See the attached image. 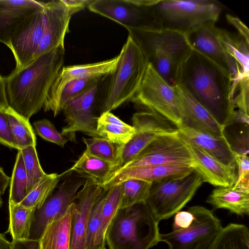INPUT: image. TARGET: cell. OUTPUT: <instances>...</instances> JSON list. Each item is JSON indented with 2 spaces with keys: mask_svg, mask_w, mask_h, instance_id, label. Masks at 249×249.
Wrapping results in <instances>:
<instances>
[{
  "mask_svg": "<svg viewBox=\"0 0 249 249\" xmlns=\"http://www.w3.org/2000/svg\"><path fill=\"white\" fill-rule=\"evenodd\" d=\"M176 82L185 88L224 128L231 122L236 111L232 81L207 57L191 48L178 67Z\"/></svg>",
  "mask_w": 249,
  "mask_h": 249,
  "instance_id": "cell-1",
  "label": "cell"
},
{
  "mask_svg": "<svg viewBox=\"0 0 249 249\" xmlns=\"http://www.w3.org/2000/svg\"><path fill=\"white\" fill-rule=\"evenodd\" d=\"M65 54L63 43L4 78L9 107L28 120L39 111L63 67Z\"/></svg>",
  "mask_w": 249,
  "mask_h": 249,
  "instance_id": "cell-2",
  "label": "cell"
},
{
  "mask_svg": "<svg viewBox=\"0 0 249 249\" xmlns=\"http://www.w3.org/2000/svg\"><path fill=\"white\" fill-rule=\"evenodd\" d=\"M72 15L63 0L45 2L44 8L28 19L11 41L9 48L16 69L64 43Z\"/></svg>",
  "mask_w": 249,
  "mask_h": 249,
  "instance_id": "cell-3",
  "label": "cell"
},
{
  "mask_svg": "<svg viewBox=\"0 0 249 249\" xmlns=\"http://www.w3.org/2000/svg\"><path fill=\"white\" fill-rule=\"evenodd\" d=\"M156 71L171 86L178 67L191 49L185 34L162 28L127 29Z\"/></svg>",
  "mask_w": 249,
  "mask_h": 249,
  "instance_id": "cell-4",
  "label": "cell"
},
{
  "mask_svg": "<svg viewBox=\"0 0 249 249\" xmlns=\"http://www.w3.org/2000/svg\"><path fill=\"white\" fill-rule=\"evenodd\" d=\"M159 221L145 202L119 209L106 232L109 249H149L159 242Z\"/></svg>",
  "mask_w": 249,
  "mask_h": 249,
  "instance_id": "cell-5",
  "label": "cell"
},
{
  "mask_svg": "<svg viewBox=\"0 0 249 249\" xmlns=\"http://www.w3.org/2000/svg\"><path fill=\"white\" fill-rule=\"evenodd\" d=\"M222 228L212 211L194 206L174 214L172 231L160 233L159 241L168 249H211Z\"/></svg>",
  "mask_w": 249,
  "mask_h": 249,
  "instance_id": "cell-6",
  "label": "cell"
},
{
  "mask_svg": "<svg viewBox=\"0 0 249 249\" xmlns=\"http://www.w3.org/2000/svg\"><path fill=\"white\" fill-rule=\"evenodd\" d=\"M109 75L102 111H111L131 100L139 89L149 64L142 50L128 35Z\"/></svg>",
  "mask_w": 249,
  "mask_h": 249,
  "instance_id": "cell-7",
  "label": "cell"
},
{
  "mask_svg": "<svg viewBox=\"0 0 249 249\" xmlns=\"http://www.w3.org/2000/svg\"><path fill=\"white\" fill-rule=\"evenodd\" d=\"M157 28L187 34L209 22L215 23L221 6L208 0H158L153 6Z\"/></svg>",
  "mask_w": 249,
  "mask_h": 249,
  "instance_id": "cell-8",
  "label": "cell"
},
{
  "mask_svg": "<svg viewBox=\"0 0 249 249\" xmlns=\"http://www.w3.org/2000/svg\"><path fill=\"white\" fill-rule=\"evenodd\" d=\"M203 183L195 170L181 178L153 182L146 204L159 222L168 219L181 210Z\"/></svg>",
  "mask_w": 249,
  "mask_h": 249,
  "instance_id": "cell-9",
  "label": "cell"
},
{
  "mask_svg": "<svg viewBox=\"0 0 249 249\" xmlns=\"http://www.w3.org/2000/svg\"><path fill=\"white\" fill-rule=\"evenodd\" d=\"M131 100L170 121L181 124L178 101L170 85L149 63L141 86Z\"/></svg>",
  "mask_w": 249,
  "mask_h": 249,
  "instance_id": "cell-10",
  "label": "cell"
},
{
  "mask_svg": "<svg viewBox=\"0 0 249 249\" xmlns=\"http://www.w3.org/2000/svg\"><path fill=\"white\" fill-rule=\"evenodd\" d=\"M158 0H94L90 11L127 29L157 28L153 8Z\"/></svg>",
  "mask_w": 249,
  "mask_h": 249,
  "instance_id": "cell-11",
  "label": "cell"
},
{
  "mask_svg": "<svg viewBox=\"0 0 249 249\" xmlns=\"http://www.w3.org/2000/svg\"><path fill=\"white\" fill-rule=\"evenodd\" d=\"M191 164L190 153L178 131L158 135L134 159L119 170L148 165Z\"/></svg>",
  "mask_w": 249,
  "mask_h": 249,
  "instance_id": "cell-12",
  "label": "cell"
},
{
  "mask_svg": "<svg viewBox=\"0 0 249 249\" xmlns=\"http://www.w3.org/2000/svg\"><path fill=\"white\" fill-rule=\"evenodd\" d=\"M77 175H69L58 189L35 210L29 238L39 240L48 225L62 216L73 203L86 180Z\"/></svg>",
  "mask_w": 249,
  "mask_h": 249,
  "instance_id": "cell-13",
  "label": "cell"
},
{
  "mask_svg": "<svg viewBox=\"0 0 249 249\" xmlns=\"http://www.w3.org/2000/svg\"><path fill=\"white\" fill-rule=\"evenodd\" d=\"M215 23L203 24L186 35L191 48L207 57L230 76L232 90H234L243 78L236 63L228 55L220 42Z\"/></svg>",
  "mask_w": 249,
  "mask_h": 249,
  "instance_id": "cell-14",
  "label": "cell"
},
{
  "mask_svg": "<svg viewBox=\"0 0 249 249\" xmlns=\"http://www.w3.org/2000/svg\"><path fill=\"white\" fill-rule=\"evenodd\" d=\"M104 82V81H103ZM92 87L81 96L68 102L63 107L67 124L61 133L69 140L75 141V133L83 132L91 137H99L97 131V118L93 105L102 83Z\"/></svg>",
  "mask_w": 249,
  "mask_h": 249,
  "instance_id": "cell-15",
  "label": "cell"
},
{
  "mask_svg": "<svg viewBox=\"0 0 249 249\" xmlns=\"http://www.w3.org/2000/svg\"><path fill=\"white\" fill-rule=\"evenodd\" d=\"M118 55L109 59L93 63L63 67L53 82L43 106L45 111H51L54 116L60 112L59 101L61 93L72 80L88 77L109 75L114 70Z\"/></svg>",
  "mask_w": 249,
  "mask_h": 249,
  "instance_id": "cell-16",
  "label": "cell"
},
{
  "mask_svg": "<svg viewBox=\"0 0 249 249\" xmlns=\"http://www.w3.org/2000/svg\"><path fill=\"white\" fill-rule=\"evenodd\" d=\"M103 191L94 181L86 179L72 203L70 249H86L87 229L94 203Z\"/></svg>",
  "mask_w": 249,
  "mask_h": 249,
  "instance_id": "cell-17",
  "label": "cell"
},
{
  "mask_svg": "<svg viewBox=\"0 0 249 249\" xmlns=\"http://www.w3.org/2000/svg\"><path fill=\"white\" fill-rule=\"evenodd\" d=\"M173 87L179 110L181 124L178 127H190L215 136L224 135V128L185 88L178 84Z\"/></svg>",
  "mask_w": 249,
  "mask_h": 249,
  "instance_id": "cell-18",
  "label": "cell"
},
{
  "mask_svg": "<svg viewBox=\"0 0 249 249\" xmlns=\"http://www.w3.org/2000/svg\"><path fill=\"white\" fill-rule=\"evenodd\" d=\"M194 169L189 165L165 164L138 166L115 171L100 185L103 190L129 179L143 180L152 183L184 177Z\"/></svg>",
  "mask_w": 249,
  "mask_h": 249,
  "instance_id": "cell-19",
  "label": "cell"
},
{
  "mask_svg": "<svg viewBox=\"0 0 249 249\" xmlns=\"http://www.w3.org/2000/svg\"><path fill=\"white\" fill-rule=\"evenodd\" d=\"M45 3L33 0H0V42L9 48L21 26L42 10Z\"/></svg>",
  "mask_w": 249,
  "mask_h": 249,
  "instance_id": "cell-20",
  "label": "cell"
},
{
  "mask_svg": "<svg viewBox=\"0 0 249 249\" xmlns=\"http://www.w3.org/2000/svg\"><path fill=\"white\" fill-rule=\"evenodd\" d=\"M182 138L191 156V166L200 175L203 182L216 187H229L234 184L237 179L236 170L225 165L195 144Z\"/></svg>",
  "mask_w": 249,
  "mask_h": 249,
  "instance_id": "cell-21",
  "label": "cell"
},
{
  "mask_svg": "<svg viewBox=\"0 0 249 249\" xmlns=\"http://www.w3.org/2000/svg\"><path fill=\"white\" fill-rule=\"evenodd\" d=\"M180 135L225 165L236 170L235 152L225 135L215 136L185 126L178 127Z\"/></svg>",
  "mask_w": 249,
  "mask_h": 249,
  "instance_id": "cell-22",
  "label": "cell"
},
{
  "mask_svg": "<svg viewBox=\"0 0 249 249\" xmlns=\"http://www.w3.org/2000/svg\"><path fill=\"white\" fill-rule=\"evenodd\" d=\"M132 120L136 132L127 142L117 147L116 158L109 176L134 159L158 135L161 134L135 114Z\"/></svg>",
  "mask_w": 249,
  "mask_h": 249,
  "instance_id": "cell-23",
  "label": "cell"
},
{
  "mask_svg": "<svg viewBox=\"0 0 249 249\" xmlns=\"http://www.w3.org/2000/svg\"><path fill=\"white\" fill-rule=\"evenodd\" d=\"M206 202L214 209H225L240 216L249 214V191L233 186L216 187Z\"/></svg>",
  "mask_w": 249,
  "mask_h": 249,
  "instance_id": "cell-24",
  "label": "cell"
},
{
  "mask_svg": "<svg viewBox=\"0 0 249 249\" xmlns=\"http://www.w3.org/2000/svg\"><path fill=\"white\" fill-rule=\"evenodd\" d=\"M72 203L61 217L51 221L39 240L41 249H70Z\"/></svg>",
  "mask_w": 249,
  "mask_h": 249,
  "instance_id": "cell-25",
  "label": "cell"
},
{
  "mask_svg": "<svg viewBox=\"0 0 249 249\" xmlns=\"http://www.w3.org/2000/svg\"><path fill=\"white\" fill-rule=\"evenodd\" d=\"M216 33L228 55L236 63L242 78H249V44L240 36L216 27Z\"/></svg>",
  "mask_w": 249,
  "mask_h": 249,
  "instance_id": "cell-26",
  "label": "cell"
},
{
  "mask_svg": "<svg viewBox=\"0 0 249 249\" xmlns=\"http://www.w3.org/2000/svg\"><path fill=\"white\" fill-rule=\"evenodd\" d=\"M96 128L99 137L119 145L127 142L136 132L133 125L126 124L111 111L103 112L97 118Z\"/></svg>",
  "mask_w": 249,
  "mask_h": 249,
  "instance_id": "cell-27",
  "label": "cell"
},
{
  "mask_svg": "<svg viewBox=\"0 0 249 249\" xmlns=\"http://www.w3.org/2000/svg\"><path fill=\"white\" fill-rule=\"evenodd\" d=\"M112 162L90 155L86 151L65 173L75 172L78 176L91 179L99 185L110 174Z\"/></svg>",
  "mask_w": 249,
  "mask_h": 249,
  "instance_id": "cell-28",
  "label": "cell"
},
{
  "mask_svg": "<svg viewBox=\"0 0 249 249\" xmlns=\"http://www.w3.org/2000/svg\"><path fill=\"white\" fill-rule=\"evenodd\" d=\"M35 210L9 200V225L6 232L10 233L12 240L29 238Z\"/></svg>",
  "mask_w": 249,
  "mask_h": 249,
  "instance_id": "cell-29",
  "label": "cell"
},
{
  "mask_svg": "<svg viewBox=\"0 0 249 249\" xmlns=\"http://www.w3.org/2000/svg\"><path fill=\"white\" fill-rule=\"evenodd\" d=\"M211 249H249L248 228L235 223L222 228Z\"/></svg>",
  "mask_w": 249,
  "mask_h": 249,
  "instance_id": "cell-30",
  "label": "cell"
},
{
  "mask_svg": "<svg viewBox=\"0 0 249 249\" xmlns=\"http://www.w3.org/2000/svg\"><path fill=\"white\" fill-rule=\"evenodd\" d=\"M104 190L92 208L87 226L86 249H106V232L101 219Z\"/></svg>",
  "mask_w": 249,
  "mask_h": 249,
  "instance_id": "cell-31",
  "label": "cell"
},
{
  "mask_svg": "<svg viewBox=\"0 0 249 249\" xmlns=\"http://www.w3.org/2000/svg\"><path fill=\"white\" fill-rule=\"evenodd\" d=\"M6 111L11 131L18 150L31 146H36L35 132L29 120L20 115L10 107L6 109Z\"/></svg>",
  "mask_w": 249,
  "mask_h": 249,
  "instance_id": "cell-32",
  "label": "cell"
},
{
  "mask_svg": "<svg viewBox=\"0 0 249 249\" xmlns=\"http://www.w3.org/2000/svg\"><path fill=\"white\" fill-rule=\"evenodd\" d=\"M62 175L63 174L58 175L57 173L47 174L36 184L20 204L36 209L40 208L53 193Z\"/></svg>",
  "mask_w": 249,
  "mask_h": 249,
  "instance_id": "cell-33",
  "label": "cell"
},
{
  "mask_svg": "<svg viewBox=\"0 0 249 249\" xmlns=\"http://www.w3.org/2000/svg\"><path fill=\"white\" fill-rule=\"evenodd\" d=\"M121 183L122 200L120 209L128 207L139 203H146L152 182L140 179H129Z\"/></svg>",
  "mask_w": 249,
  "mask_h": 249,
  "instance_id": "cell-34",
  "label": "cell"
},
{
  "mask_svg": "<svg viewBox=\"0 0 249 249\" xmlns=\"http://www.w3.org/2000/svg\"><path fill=\"white\" fill-rule=\"evenodd\" d=\"M27 178L21 150H18L10 180L9 200L20 203L27 196Z\"/></svg>",
  "mask_w": 249,
  "mask_h": 249,
  "instance_id": "cell-35",
  "label": "cell"
},
{
  "mask_svg": "<svg viewBox=\"0 0 249 249\" xmlns=\"http://www.w3.org/2000/svg\"><path fill=\"white\" fill-rule=\"evenodd\" d=\"M109 75L95 76L72 80L69 83L60 95L59 101V111L62 110L68 102L84 94L94 86L104 81Z\"/></svg>",
  "mask_w": 249,
  "mask_h": 249,
  "instance_id": "cell-36",
  "label": "cell"
},
{
  "mask_svg": "<svg viewBox=\"0 0 249 249\" xmlns=\"http://www.w3.org/2000/svg\"><path fill=\"white\" fill-rule=\"evenodd\" d=\"M27 178V194L47 174L42 169L37 156L36 146L21 150Z\"/></svg>",
  "mask_w": 249,
  "mask_h": 249,
  "instance_id": "cell-37",
  "label": "cell"
},
{
  "mask_svg": "<svg viewBox=\"0 0 249 249\" xmlns=\"http://www.w3.org/2000/svg\"><path fill=\"white\" fill-rule=\"evenodd\" d=\"M122 200V184H116L107 190H104L101 209V219L105 232L112 219L120 208Z\"/></svg>",
  "mask_w": 249,
  "mask_h": 249,
  "instance_id": "cell-38",
  "label": "cell"
},
{
  "mask_svg": "<svg viewBox=\"0 0 249 249\" xmlns=\"http://www.w3.org/2000/svg\"><path fill=\"white\" fill-rule=\"evenodd\" d=\"M83 141L86 145L85 151L90 155L112 163L115 160L117 147L107 138H83Z\"/></svg>",
  "mask_w": 249,
  "mask_h": 249,
  "instance_id": "cell-39",
  "label": "cell"
},
{
  "mask_svg": "<svg viewBox=\"0 0 249 249\" xmlns=\"http://www.w3.org/2000/svg\"><path fill=\"white\" fill-rule=\"evenodd\" d=\"M35 133L44 140L64 147L69 141L48 119H43L34 123Z\"/></svg>",
  "mask_w": 249,
  "mask_h": 249,
  "instance_id": "cell-40",
  "label": "cell"
},
{
  "mask_svg": "<svg viewBox=\"0 0 249 249\" xmlns=\"http://www.w3.org/2000/svg\"><path fill=\"white\" fill-rule=\"evenodd\" d=\"M238 170L237 179L233 186L249 191V160L248 154L235 152Z\"/></svg>",
  "mask_w": 249,
  "mask_h": 249,
  "instance_id": "cell-41",
  "label": "cell"
},
{
  "mask_svg": "<svg viewBox=\"0 0 249 249\" xmlns=\"http://www.w3.org/2000/svg\"><path fill=\"white\" fill-rule=\"evenodd\" d=\"M249 78L239 80L236 85L233 96L235 108L247 115H249Z\"/></svg>",
  "mask_w": 249,
  "mask_h": 249,
  "instance_id": "cell-42",
  "label": "cell"
},
{
  "mask_svg": "<svg viewBox=\"0 0 249 249\" xmlns=\"http://www.w3.org/2000/svg\"><path fill=\"white\" fill-rule=\"evenodd\" d=\"M0 143L18 150L11 131L6 109L0 110Z\"/></svg>",
  "mask_w": 249,
  "mask_h": 249,
  "instance_id": "cell-43",
  "label": "cell"
},
{
  "mask_svg": "<svg viewBox=\"0 0 249 249\" xmlns=\"http://www.w3.org/2000/svg\"><path fill=\"white\" fill-rule=\"evenodd\" d=\"M226 19L238 32L240 36L248 44H249V31L247 26L238 18L230 14H227Z\"/></svg>",
  "mask_w": 249,
  "mask_h": 249,
  "instance_id": "cell-44",
  "label": "cell"
},
{
  "mask_svg": "<svg viewBox=\"0 0 249 249\" xmlns=\"http://www.w3.org/2000/svg\"><path fill=\"white\" fill-rule=\"evenodd\" d=\"M11 244V249H41L39 240H12Z\"/></svg>",
  "mask_w": 249,
  "mask_h": 249,
  "instance_id": "cell-45",
  "label": "cell"
},
{
  "mask_svg": "<svg viewBox=\"0 0 249 249\" xmlns=\"http://www.w3.org/2000/svg\"><path fill=\"white\" fill-rule=\"evenodd\" d=\"M92 0H63V1L67 6L69 10L73 14H74V13L83 9L85 7H88Z\"/></svg>",
  "mask_w": 249,
  "mask_h": 249,
  "instance_id": "cell-46",
  "label": "cell"
},
{
  "mask_svg": "<svg viewBox=\"0 0 249 249\" xmlns=\"http://www.w3.org/2000/svg\"><path fill=\"white\" fill-rule=\"evenodd\" d=\"M9 107L6 93L5 79L0 75V110H5Z\"/></svg>",
  "mask_w": 249,
  "mask_h": 249,
  "instance_id": "cell-47",
  "label": "cell"
},
{
  "mask_svg": "<svg viewBox=\"0 0 249 249\" xmlns=\"http://www.w3.org/2000/svg\"><path fill=\"white\" fill-rule=\"evenodd\" d=\"M10 178L5 173L2 168L0 167V196L3 195L9 183Z\"/></svg>",
  "mask_w": 249,
  "mask_h": 249,
  "instance_id": "cell-48",
  "label": "cell"
},
{
  "mask_svg": "<svg viewBox=\"0 0 249 249\" xmlns=\"http://www.w3.org/2000/svg\"><path fill=\"white\" fill-rule=\"evenodd\" d=\"M0 249H11V242H9L3 234L0 233Z\"/></svg>",
  "mask_w": 249,
  "mask_h": 249,
  "instance_id": "cell-49",
  "label": "cell"
},
{
  "mask_svg": "<svg viewBox=\"0 0 249 249\" xmlns=\"http://www.w3.org/2000/svg\"><path fill=\"white\" fill-rule=\"evenodd\" d=\"M2 202H3V201H2V198H1V196H0V208L2 206Z\"/></svg>",
  "mask_w": 249,
  "mask_h": 249,
  "instance_id": "cell-50",
  "label": "cell"
}]
</instances>
